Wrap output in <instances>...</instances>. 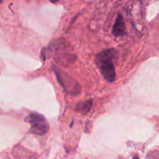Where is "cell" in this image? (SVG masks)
<instances>
[{
	"label": "cell",
	"instance_id": "6da1fadb",
	"mask_svg": "<svg viewBox=\"0 0 159 159\" xmlns=\"http://www.w3.org/2000/svg\"><path fill=\"white\" fill-rule=\"evenodd\" d=\"M117 51L113 48L101 51L96 55V62L104 79L109 82H113L116 79V69L113 60L117 56Z\"/></svg>",
	"mask_w": 159,
	"mask_h": 159
},
{
	"label": "cell",
	"instance_id": "7a4b0ae2",
	"mask_svg": "<svg viewBox=\"0 0 159 159\" xmlns=\"http://www.w3.org/2000/svg\"><path fill=\"white\" fill-rule=\"evenodd\" d=\"M25 121L30 124V132L34 134L44 135L49 130L50 126L48 120L43 115L40 113H30L25 119Z\"/></svg>",
	"mask_w": 159,
	"mask_h": 159
},
{
	"label": "cell",
	"instance_id": "3957f363",
	"mask_svg": "<svg viewBox=\"0 0 159 159\" xmlns=\"http://www.w3.org/2000/svg\"><path fill=\"white\" fill-rule=\"evenodd\" d=\"M53 70L55 72L57 81L60 85L63 87L65 92L71 95H74V96L80 93L81 87L75 80H74L72 78L68 76L67 74H65L64 71L56 68L55 67L53 68Z\"/></svg>",
	"mask_w": 159,
	"mask_h": 159
},
{
	"label": "cell",
	"instance_id": "277c9868",
	"mask_svg": "<svg viewBox=\"0 0 159 159\" xmlns=\"http://www.w3.org/2000/svg\"><path fill=\"white\" fill-rule=\"evenodd\" d=\"M113 34L115 37H121L124 35L126 32V25L124 22V17L122 16L121 14H118L116 16L115 23L113 26Z\"/></svg>",
	"mask_w": 159,
	"mask_h": 159
},
{
	"label": "cell",
	"instance_id": "5b68a950",
	"mask_svg": "<svg viewBox=\"0 0 159 159\" xmlns=\"http://www.w3.org/2000/svg\"><path fill=\"white\" fill-rule=\"evenodd\" d=\"M92 106H93V100L89 99V100L85 101V102H79L77 104L75 107L76 111L81 112L82 113H86L91 110Z\"/></svg>",
	"mask_w": 159,
	"mask_h": 159
},
{
	"label": "cell",
	"instance_id": "8992f818",
	"mask_svg": "<svg viewBox=\"0 0 159 159\" xmlns=\"http://www.w3.org/2000/svg\"><path fill=\"white\" fill-rule=\"evenodd\" d=\"M50 1H51V2H57L59 1V0H50Z\"/></svg>",
	"mask_w": 159,
	"mask_h": 159
}]
</instances>
